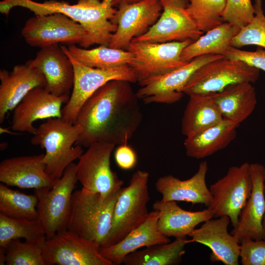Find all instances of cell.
Masks as SVG:
<instances>
[{
  "instance_id": "cell-34",
  "label": "cell",
  "mask_w": 265,
  "mask_h": 265,
  "mask_svg": "<svg viewBox=\"0 0 265 265\" xmlns=\"http://www.w3.org/2000/svg\"><path fill=\"white\" fill-rule=\"evenodd\" d=\"M45 237L38 219L16 218L0 213V248H4L12 239L33 240Z\"/></svg>"
},
{
  "instance_id": "cell-16",
  "label": "cell",
  "mask_w": 265,
  "mask_h": 265,
  "mask_svg": "<svg viewBox=\"0 0 265 265\" xmlns=\"http://www.w3.org/2000/svg\"><path fill=\"white\" fill-rule=\"evenodd\" d=\"M224 57L216 54L196 57L178 69L147 81L136 95L146 104L177 102L184 95L183 88L197 70L208 62Z\"/></svg>"
},
{
  "instance_id": "cell-29",
  "label": "cell",
  "mask_w": 265,
  "mask_h": 265,
  "mask_svg": "<svg viewBox=\"0 0 265 265\" xmlns=\"http://www.w3.org/2000/svg\"><path fill=\"white\" fill-rule=\"evenodd\" d=\"M189 97L181 122V132L186 137L215 125L223 119L208 95Z\"/></svg>"
},
{
  "instance_id": "cell-19",
  "label": "cell",
  "mask_w": 265,
  "mask_h": 265,
  "mask_svg": "<svg viewBox=\"0 0 265 265\" xmlns=\"http://www.w3.org/2000/svg\"><path fill=\"white\" fill-rule=\"evenodd\" d=\"M228 216L211 218L203 222L199 228L189 235L190 243L196 242L208 246L211 250L210 260L221 262L225 265H238L240 245L230 233L228 227L230 223Z\"/></svg>"
},
{
  "instance_id": "cell-38",
  "label": "cell",
  "mask_w": 265,
  "mask_h": 265,
  "mask_svg": "<svg viewBox=\"0 0 265 265\" xmlns=\"http://www.w3.org/2000/svg\"><path fill=\"white\" fill-rule=\"evenodd\" d=\"M242 265H265V240L246 239L240 242Z\"/></svg>"
},
{
  "instance_id": "cell-22",
  "label": "cell",
  "mask_w": 265,
  "mask_h": 265,
  "mask_svg": "<svg viewBox=\"0 0 265 265\" xmlns=\"http://www.w3.org/2000/svg\"><path fill=\"white\" fill-rule=\"evenodd\" d=\"M0 80V123L31 90L46 85L42 73L26 63L15 65L11 72L1 69Z\"/></svg>"
},
{
  "instance_id": "cell-9",
  "label": "cell",
  "mask_w": 265,
  "mask_h": 265,
  "mask_svg": "<svg viewBox=\"0 0 265 265\" xmlns=\"http://www.w3.org/2000/svg\"><path fill=\"white\" fill-rule=\"evenodd\" d=\"M191 39L166 43L131 42L127 50L133 54L129 65L141 86L147 81L178 69L188 62L181 59L183 50Z\"/></svg>"
},
{
  "instance_id": "cell-27",
  "label": "cell",
  "mask_w": 265,
  "mask_h": 265,
  "mask_svg": "<svg viewBox=\"0 0 265 265\" xmlns=\"http://www.w3.org/2000/svg\"><path fill=\"white\" fill-rule=\"evenodd\" d=\"M239 126L223 118L218 123L186 137L184 143L186 155L201 159L224 149L235 139Z\"/></svg>"
},
{
  "instance_id": "cell-42",
  "label": "cell",
  "mask_w": 265,
  "mask_h": 265,
  "mask_svg": "<svg viewBox=\"0 0 265 265\" xmlns=\"http://www.w3.org/2000/svg\"><path fill=\"white\" fill-rule=\"evenodd\" d=\"M263 228L265 231V214L264 215V219H263Z\"/></svg>"
},
{
  "instance_id": "cell-39",
  "label": "cell",
  "mask_w": 265,
  "mask_h": 265,
  "mask_svg": "<svg viewBox=\"0 0 265 265\" xmlns=\"http://www.w3.org/2000/svg\"><path fill=\"white\" fill-rule=\"evenodd\" d=\"M224 56L230 59L239 60L249 65L265 71V49L258 47L256 51L241 50L231 47L227 51Z\"/></svg>"
},
{
  "instance_id": "cell-33",
  "label": "cell",
  "mask_w": 265,
  "mask_h": 265,
  "mask_svg": "<svg viewBox=\"0 0 265 265\" xmlns=\"http://www.w3.org/2000/svg\"><path fill=\"white\" fill-rule=\"evenodd\" d=\"M46 237L33 240L20 239L10 241L0 251L4 253L3 262L6 265H46L42 248Z\"/></svg>"
},
{
  "instance_id": "cell-24",
  "label": "cell",
  "mask_w": 265,
  "mask_h": 265,
  "mask_svg": "<svg viewBox=\"0 0 265 265\" xmlns=\"http://www.w3.org/2000/svg\"><path fill=\"white\" fill-rule=\"evenodd\" d=\"M159 216L157 210L149 212L145 220L122 240L110 246L100 247V253L113 265H120L128 255L141 247L170 242L169 238L158 229Z\"/></svg>"
},
{
  "instance_id": "cell-25",
  "label": "cell",
  "mask_w": 265,
  "mask_h": 265,
  "mask_svg": "<svg viewBox=\"0 0 265 265\" xmlns=\"http://www.w3.org/2000/svg\"><path fill=\"white\" fill-rule=\"evenodd\" d=\"M153 210L159 212V231L167 237L185 238L201 223L212 218L213 212L209 208L191 212L183 209L175 201H156Z\"/></svg>"
},
{
  "instance_id": "cell-3",
  "label": "cell",
  "mask_w": 265,
  "mask_h": 265,
  "mask_svg": "<svg viewBox=\"0 0 265 265\" xmlns=\"http://www.w3.org/2000/svg\"><path fill=\"white\" fill-rule=\"evenodd\" d=\"M122 187L105 197L83 187L74 191L67 230L100 247L106 246Z\"/></svg>"
},
{
  "instance_id": "cell-31",
  "label": "cell",
  "mask_w": 265,
  "mask_h": 265,
  "mask_svg": "<svg viewBox=\"0 0 265 265\" xmlns=\"http://www.w3.org/2000/svg\"><path fill=\"white\" fill-rule=\"evenodd\" d=\"M70 53L82 64L90 67L109 69L129 65L133 58L128 50L110 48L104 45L87 49L75 45L68 47Z\"/></svg>"
},
{
  "instance_id": "cell-41",
  "label": "cell",
  "mask_w": 265,
  "mask_h": 265,
  "mask_svg": "<svg viewBox=\"0 0 265 265\" xmlns=\"http://www.w3.org/2000/svg\"><path fill=\"white\" fill-rule=\"evenodd\" d=\"M142 0H111V2L113 7L118 6L119 4L124 3H132L136 2Z\"/></svg>"
},
{
  "instance_id": "cell-13",
  "label": "cell",
  "mask_w": 265,
  "mask_h": 265,
  "mask_svg": "<svg viewBox=\"0 0 265 265\" xmlns=\"http://www.w3.org/2000/svg\"><path fill=\"white\" fill-rule=\"evenodd\" d=\"M99 248L95 243L67 229L46 238L42 254L46 265H113Z\"/></svg>"
},
{
  "instance_id": "cell-40",
  "label": "cell",
  "mask_w": 265,
  "mask_h": 265,
  "mask_svg": "<svg viewBox=\"0 0 265 265\" xmlns=\"http://www.w3.org/2000/svg\"><path fill=\"white\" fill-rule=\"evenodd\" d=\"M114 159L118 167L123 170L134 168L137 160L135 152L128 143L119 145L115 150Z\"/></svg>"
},
{
  "instance_id": "cell-4",
  "label": "cell",
  "mask_w": 265,
  "mask_h": 265,
  "mask_svg": "<svg viewBox=\"0 0 265 265\" xmlns=\"http://www.w3.org/2000/svg\"><path fill=\"white\" fill-rule=\"evenodd\" d=\"M81 132L79 125L62 118L48 119L37 128L30 142L45 150L42 162L47 173L53 180L59 179L69 165L83 153L81 146L74 147Z\"/></svg>"
},
{
  "instance_id": "cell-15",
  "label": "cell",
  "mask_w": 265,
  "mask_h": 265,
  "mask_svg": "<svg viewBox=\"0 0 265 265\" xmlns=\"http://www.w3.org/2000/svg\"><path fill=\"white\" fill-rule=\"evenodd\" d=\"M117 7L110 20L117 28L108 46L126 50L133 38L145 34L157 22L162 10L160 0L124 3Z\"/></svg>"
},
{
  "instance_id": "cell-6",
  "label": "cell",
  "mask_w": 265,
  "mask_h": 265,
  "mask_svg": "<svg viewBox=\"0 0 265 265\" xmlns=\"http://www.w3.org/2000/svg\"><path fill=\"white\" fill-rule=\"evenodd\" d=\"M60 46L72 62L74 70L72 91L62 110V118L71 124H75L78 113L86 100L108 81L112 80L137 81L134 70L128 65L109 69L88 67L76 59L70 53L68 47Z\"/></svg>"
},
{
  "instance_id": "cell-32",
  "label": "cell",
  "mask_w": 265,
  "mask_h": 265,
  "mask_svg": "<svg viewBox=\"0 0 265 265\" xmlns=\"http://www.w3.org/2000/svg\"><path fill=\"white\" fill-rule=\"evenodd\" d=\"M38 198L0 184V213L7 216L30 220L38 219Z\"/></svg>"
},
{
  "instance_id": "cell-28",
  "label": "cell",
  "mask_w": 265,
  "mask_h": 265,
  "mask_svg": "<svg viewBox=\"0 0 265 265\" xmlns=\"http://www.w3.org/2000/svg\"><path fill=\"white\" fill-rule=\"evenodd\" d=\"M240 28L223 22L192 41L181 54L182 61L189 62L193 58L206 54H224L231 47V41Z\"/></svg>"
},
{
  "instance_id": "cell-20",
  "label": "cell",
  "mask_w": 265,
  "mask_h": 265,
  "mask_svg": "<svg viewBox=\"0 0 265 265\" xmlns=\"http://www.w3.org/2000/svg\"><path fill=\"white\" fill-rule=\"evenodd\" d=\"M44 154L7 158L0 163V182L7 186L34 189L52 188L51 178L42 162Z\"/></svg>"
},
{
  "instance_id": "cell-21",
  "label": "cell",
  "mask_w": 265,
  "mask_h": 265,
  "mask_svg": "<svg viewBox=\"0 0 265 265\" xmlns=\"http://www.w3.org/2000/svg\"><path fill=\"white\" fill-rule=\"evenodd\" d=\"M26 63L42 73L46 80L45 87L51 93L70 96L74 84V67L60 46L41 48L35 57Z\"/></svg>"
},
{
  "instance_id": "cell-2",
  "label": "cell",
  "mask_w": 265,
  "mask_h": 265,
  "mask_svg": "<svg viewBox=\"0 0 265 265\" xmlns=\"http://www.w3.org/2000/svg\"><path fill=\"white\" fill-rule=\"evenodd\" d=\"M26 8L35 15L61 13L79 23L86 30L87 37L82 48L97 44L108 45L117 26L110 20L116 11L111 0H78L77 3L55 0L39 2L32 0H2L0 12L7 15L15 7Z\"/></svg>"
},
{
  "instance_id": "cell-26",
  "label": "cell",
  "mask_w": 265,
  "mask_h": 265,
  "mask_svg": "<svg viewBox=\"0 0 265 265\" xmlns=\"http://www.w3.org/2000/svg\"><path fill=\"white\" fill-rule=\"evenodd\" d=\"M207 95L223 118L238 125L252 113L257 103L255 88L248 82L232 84Z\"/></svg>"
},
{
  "instance_id": "cell-7",
  "label": "cell",
  "mask_w": 265,
  "mask_h": 265,
  "mask_svg": "<svg viewBox=\"0 0 265 265\" xmlns=\"http://www.w3.org/2000/svg\"><path fill=\"white\" fill-rule=\"evenodd\" d=\"M78 182L76 164L72 162L52 188L34 189L38 198V219L46 238L67 229L73 191Z\"/></svg>"
},
{
  "instance_id": "cell-23",
  "label": "cell",
  "mask_w": 265,
  "mask_h": 265,
  "mask_svg": "<svg viewBox=\"0 0 265 265\" xmlns=\"http://www.w3.org/2000/svg\"><path fill=\"white\" fill-rule=\"evenodd\" d=\"M208 170L207 162L202 161L189 179L182 180L172 175L163 176L157 180L155 188L163 201H184L208 207L212 199L206 182Z\"/></svg>"
},
{
  "instance_id": "cell-11",
  "label": "cell",
  "mask_w": 265,
  "mask_h": 265,
  "mask_svg": "<svg viewBox=\"0 0 265 265\" xmlns=\"http://www.w3.org/2000/svg\"><path fill=\"white\" fill-rule=\"evenodd\" d=\"M21 35L30 46L43 48L59 43L83 47L87 34L79 23L61 13L35 15L29 18Z\"/></svg>"
},
{
  "instance_id": "cell-5",
  "label": "cell",
  "mask_w": 265,
  "mask_h": 265,
  "mask_svg": "<svg viewBox=\"0 0 265 265\" xmlns=\"http://www.w3.org/2000/svg\"><path fill=\"white\" fill-rule=\"evenodd\" d=\"M149 179L148 172L138 170L132 174L129 185L122 187L114 209L106 246L122 240L147 217L149 213L147 204L150 200Z\"/></svg>"
},
{
  "instance_id": "cell-14",
  "label": "cell",
  "mask_w": 265,
  "mask_h": 265,
  "mask_svg": "<svg viewBox=\"0 0 265 265\" xmlns=\"http://www.w3.org/2000/svg\"><path fill=\"white\" fill-rule=\"evenodd\" d=\"M190 0H160L162 10L157 22L144 35L131 42L166 43L196 40L199 30L187 9Z\"/></svg>"
},
{
  "instance_id": "cell-12",
  "label": "cell",
  "mask_w": 265,
  "mask_h": 265,
  "mask_svg": "<svg viewBox=\"0 0 265 265\" xmlns=\"http://www.w3.org/2000/svg\"><path fill=\"white\" fill-rule=\"evenodd\" d=\"M115 146L98 142L83 152L76 164L77 179L82 187L105 197L122 187L124 181L110 167V157Z\"/></svg>"
},
{
  "instance_id": "cell-37",
  "label": "cell",
  "mask_w": 265,
  "mask_h": 265,
  "mask_svg": "<svg viewBox=\"0 0 265 265\" xmlns=\"http://www.w3.org/2000/svg\"><path fill=\"white\" fill-rule=\"evenodd\" d=\"M254 11L251 0H226L222 19L241 28L252 20Z\"/></svg>"
},
{
  "instance_id": "cell-36",
  "label": "cell",
  "mask_w": 265,
  "mask_h": 265,
  "mask_svg": "<svg viewBox=\"0 0 265 265\" xmlns=\"http://www.w3.org/2000/svg\"><path fill=\"white\" fill-rule=\"evenodd\" d=\"M254 16L246 26L240 28L231 41V46L240 48L256 45L265 49V15L262 0H255Z\"/></svg>"
},
{
  "instance_id": "cell-1",
  "label": "cell",
  "mask_w": 265,
  "mask_h": 265,
  "mask_svg": "<svg viewBox=\"0 0 265 265\" xmlns=\"http://www.w3.org/2000/svg\"><path fill=\"white\" fill-rule=\"evenodd\" d=\"M130 82L112 80L95 91L80 108L75 124L81 132L75 145L98 142L128 143L139 127L142 113Z\"/></svg>"
},
{
  "instance_id": "cell-30",
  "label": "cell",
  "mask_w": 265,
  "mask_h": 265,
  "mask_svg": "<svg viewBox=\"0 0 265 265\" xmlns=\"http://www.w3.org/2000/svg\"><path fill=\"white\" fill-rule=\"evenodd\" d=\"M190 243L186 237L173 241L158 244L136 250L124 259L125 265H176L181 263L185 246Z\"/></svg>"
},
{
  "instance_id": "cell-10",
  "label": "cell",
  "mask_w": 265,
  "mask_h": 265,
  "mask_svg": "<svg viewBox=\"0 0 265 265\" xmlns=\"http://www.w3.org/2000/svg\"><path fill=\"white\" fill-rule=\"evenodd\" d=\"M252 188L250 163L245 162L231 167L224 176L210 186L212 199L207 207L213 212V217L228 216L235 227Z\"/></svg>"
},
{
  "instance_id": "cell-17",
  "label": "cell",
  "mask_w": 265,
  "mask_h": 265,
  "mask_svg": "<svg viewBox=\"0 0 265 265\" xmlns=\"http://www.w3.org/2000/svg\"><path fill=\"white\" fill-rule=\"evenodd\" d=\"M69 97L55 96L45 87L34 88L13 110L12 129L33 134L37 130L33 123L37 120L62 118V106Z\"/></svg>"
},
{
  "instance_id": "cell-35",
  "label": "cell",
  "mask_w": 265,
  "mask_h": 265,
  "mask_svg": "<svg viewBox=\"0 0 265 265\" xmlns=\"http://www.w3.org/2000/svg\"><path fill=\"white\" fill-rule=\"evenodd\" d=\"M187 9L199 30L206 32L223 23L226 0H190Z\"/></svg>"
},
{
  "instance_id": "cell-8",
  "label": "cell",
  "mask_w": 265,
  "mask_h": 265,
  "mask_svg": "<svg viewBox=\"0 0 265 265\" xmlns=\"http://www.w3.org/2000/svg\"><path fill=\"white\" fill-rule=\"evenodd\" d=\"M259 76V69L244 62L224 57L200 67L182 91L188 96L216 93L232 84L244 82L254 83Z\"/></svg>"
},
{
  "instance_id": "cell-18",
  "label": "cell",
  "mask_w": 265,
  "mask_h": 265,
  "mask_svg": "<svg viewBox=\"0 0 265 265\" xmlns=\"http://www.w3.org/2000/svg\"><path fill=\"white\" fill-rule=\"evenodd\" d=\"M252 182L251 195L242 209L236 227L230 233L240 243L246 239L265 240L263 221L265 214V166L250 164Z\"/></svg>"
}]
</instances>
